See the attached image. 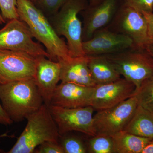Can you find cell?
Returning <instances> with one entry per match:
<instances>
[{"label":"cell","mask_w":153,"mask_h":153,"mask_svg":"<svg viewBox=\"0 0 153 153\" xmlns=\"http://www.w3.org/2000/svg\"><path fill=\"white\" fill-rule=\"evenodd\" d=\"M0 100L13 122H20L44 104L35 78L0 83Z\"/></svg>","instance_id":"6da1fadb"},{"label":"cell","mask_w":153,"mask_h":153,"mask_svg":"<svg viewBox=\"0 0 153 153\" xmlns=\"http://www.w3.org/2000/svg\"><path fill=\"white\" fill-rule=\"evenodd\" d=\"M19 19L25 22L35 38L44 45L49 59L57 62L70 57L67 44L57 35L43 13L30 0H17Z\"/></svg>","instance_id":"7a4b0ae2"},{"label":"cell","mask_w":153,"mask_h":153,"mask_svg":"<svg viewBox=\"0 0 153 153\" xmlns=\"http://www.w3.org/2000/svg\"><path fill=\"white\" fill-rule=\"evenodd\" d=\"M27 125L8 153H33L45 142L59 143L60 135L49 106L43 104L28 116Z\"/></svg>","instance_id":"3957f363"},{"label":"cell","mask_w":153,"mask_h":153,"mask_svg":"<svg viewBox=\"0 0 153 153\" xmlns=\"http://www.w3.org/2000/svg\"><path fill=\"white\" fill-rule=\"evenodd\" d=\"M86 0H68L59 11L48 18L58 36L66 38L69 56H85L82 49V24L78 16L88 7Z\"/></svg>","instance_id":"277c9868"},{"label":"cell","mask_w":153,"mask_h":153,"mask_svg":"<svg viewBox=\"0 0 153 153\" xmlns=\"http://www.w3.org/2000/svg\"><path fill=\"white\" fill-rule=\"evenodd\" d=\"M121 76L138 88L146 79L153 77V57L146 49L132 47L104 55Z\"/></svg>","instance_id":"5b68a950"},{"label":"cell","mask_w":153,"mask_h":153,"mask_svg":"<svg viewBox=\"0 0 153 153\" xmlns=\"http://www.w3.org/2000/svg\"><path fill=\"white\" fill-rule=\"evenodd\" d=\"M29 27L19 19L10 20L0 29V50L19 51L35 57L49 55L40 43L35 42Z\"/></svg>","instance_id":"8992f818"},{"label":"cell","mask_w":153,"mask_h":153,"mask_svg":"<svg viewBox=\"0 0 153 153\" xmlns=\"http://www.w3.org/2000/svg\"><path fill=\"white\" fill-rule=\"evenodd\" d=\"M106 27L129 37L133 41L134 48L146 49L149 45L146 19L142 12L136 9L120 6L112 21Z\"/></svg>","instance_id":"52a82bcc"},{"label":"cell","mask_w":153,"mask_h":153,"mask_svg":"<svg viewBox=\"0 0 153 153\" xmlns=\"http://www.w3.org/2000/svg\"><path fill=\"white\" fill-rule=\"evenodd\" d=\"M49 106L60 136L74 131L90 137L96 135L93 124V113L95 110L92 106L76 108L52 105Z\"/></svg>","instance_id":"ba28073f"},{"label":"cell","mask_w":153,"mask_h":153,"mask_svg":"<svg viewBox=\"0 0 153 153\" xmlns=\"http://www.w3.org/2000/svg\"><path fill=\"white\" fill-rule=\"evenodd\" d=\"M138 106L134 96L107 109L97 111L93 115V124L97 134L111 136L123 131Z\"/></svg>","instance_id":"9c48e42d"},{"label":"cell","mask_w":153,"mask_h":153,"mask_svg":"<svg viewBox=\"0 0 153 153\" xmlns=\"http://www.w3.org/2000/svg\"><path fill=\"white\" fill-rule=\"evenodd\" d=\"M38 57L19 51L0 50V75L7 82L35 78Z\"/></svg>","instance_id":"30bf717a"},{"label":"cell","mask_w":153,"mask_h":153,"mask_svg":"<svg viewBox=\"0 0 153 153\" xmlns=\"http://www.w3.org/2000/svg\"><path fill=\"white\" fill-rule=\"evenodd\" d=\"M132 47L134 44L130 38L106 27L96 31L92 38L82 42V49L87 56L109 55Z\"/></svg>","instance_id":"8fae6325"},{"label":"cell","mask_w":153,"mask_h":153,"mask_svg":"<svg viewBox=\"0 0 153 153\" xmlns=\"http://www.w3.org/2000/svg\"><path fill=\"white\" fill-rule=\"evenodd\" d=\"M136 88L134 83L123 77L109 83L96 85L91 106L97 111L112 107L132 97Z\"/></svg>","instance_id":"7c38bea8"},{"label":"cell","mask_w":153,"mask_h":153,"mask_svg":"<svg viewBox=\"0 0 153 153\" xmlns=\"http://www.w3.org/2000/svg\"><path fill=\"white\" fill-rule=\"evenodd\" d=\"M119 0H103L99 4L81 11L83 17L82 42L89 40L96 31L109 25L119 8Z\"/></svg>","instance_id":"4fadbf2b"},{"label":"cell","mask_w":153,"mask_h":153,"mask_svg":"<svg viewBox=\"0 0 153 153\" xmlns=\"http://www.w3.org/2000/svg\"><path fill=\"white\" fill-rule=\"evenodd\" d=\"M94 87L61 82L55 88L50 105L66 108L91 106Z\"/></svg>","instance_id":"5bb4252c"},{"label":"cell","mask_w":153,"mask_h":153,"mask_svg":"<svg viewBox=\"0 0 153 153\" xmlns=\"http://www.w3.org/2000/svg\"><path fill=\"white\" fill-rule=\"evenodd\" d=\"M44 104L49 106L52 96L60 80V65L45 56L38 57L35 78Z\"/></svg>","instance_id":"9a60e30c"},{"label":"cell","mask_w":153,"mask_h":153,"mask_svg":"<svg viewBox=\"0 0 153 153\" xmlns=\"http://www.w3.org/2000/svg\"><path fill=\"white\" fill-rule=\"evenodd\" d=\"M61 82H70L87 86H95L88 66L87 55L70 57L58 60Z\"/></svg>","instance_id":"2e32d148"},{"label":"cell","mask_w":153,"mask_h":153,"mask_svg":"<svg viewBox=\"0 0 153 153\" xmlns=\"http://www.w3.org/2000/svg\"><path fill=\"white\" fill-rule=\"evenodd\" d=\"M88 57V68L96 85L109 83L121 78L120 74L105 55Z\"/></svg>","instance_id":"e0dca14e"},{"label":"cell","mask_w":153,"mask_h":153,"mask_svg":"<svg viewBox=\"0 0 153 153\" xmlns=\"http://www.w3.org/2000/svg\"><path fill=\"white\" fill-rule=\"evenodd\" d=\"M114 153H141L152 138L143 137L125 131L111 136Z\"/></svg>","instance_id":"ac0fdd59"},{"label":"cell","mask_w":153,"mask_h":153,"mask_svg":"<svg viewBox=\"0 0 153 153\" xmlns=\"http://www.w3.org/2000/svg\"><path fill=\"white\" fill-rule=\"evenodd\" d=\"M123 131L138 136L153 139V114L138 105Z\"/></svg>","instance_id":"d6986e66"},{"label":"cell","mask_w":153,"mask_h":153,"mask_svg":"<svg viewBox=\"0 0 153 153\" xmlns=\"http://www.w3.org/2000/svg\"><path fill=\"white\" fill-rule=\"evenodd\" d=\"M133 96L136 99L138 105L153 114V77L144 80L136 88Z\"/></svg>","instance_id":"ffe728a7"},{"label":"cell","mask_w":153,"mask_h":153,"mask_svg":"<svg viewBox=\"0 0 153 153\" xmlns=\"http://www.w3.org/2000/svg\"><path fill=\"white\" fill-rule=\"evenodd\" d=\"M91 137L86 142L88 153H114L111 136L97 134Z\"/></svg>","instance_id":"44dd1931"},{"label":"cell","mask_w":153,"mask_h":153,"mask_svg":"<svg viewBox=\"0 0 153 153\" xmlns=\"http://www.w3.org/2000/svg\"><path fill=\"white\" fill-rule=\"evenodd\" d=\"M60 137L62 138L60 144L64 153H88L86 143L79 137L66 134Z\"/></svg>","instance_id":"7402d4cb"},{"label":"cell","mask_w":153,"mask_h":153,"mask_svg":"<svg viewBox=\"0 0 153 153\" xmlns=\"http://www.w3.org/2000/svg\"><path fill=\"white\" fill-rule=\"evenodd\" d=\"M68 0H37L35 5L47 18L57 13Z\"/></svg>","instance_id":"603a6c76"},{"label":"cell","mask_w":153,"mask_h":153,"mask_svg":"<svg viewBox=\"0 0 153 153\" xmlns=\"http://www.w3.org/2000/svg\"><path fill=\"white\" fill-rule=\"evenodd\" d=\"M0 10L6 22L19 19L17 10V0H0Z\"/></svg>","instance_id":"cb8c5ba5"},{"label":"cell","mask_w":153,"mask_h":153,"mask_svg":"<svg viewBox=\"0 0 153 153\" xmlns=\"http://www.w3.org/2000/svg\"><path fill=\"white\" fill-rule=\"evenodd\" d=\"M120 5L130 7L142 12L153 13V0H119Z\"/></svg>","instance_id":"d4e9b609"},{"label":"cell","mask_w":153,"mask_h":153,"mask_svg":"<svg viewBox=\"0 0 153 153\" xmlns=\"http://www.w3.org/2000/svg\"><path fill=\"white\" fill-rule=\"evenodd\" d=\"M34 153H64L60 143L55 142H45L37 147Z\"/></svg>","instance_id":"484cf974"},{"label":"cell","mask_w":153,"mask_h":153,"mask_svg":"<svg viewBox=\"0 0 153 153\" xmlns=\"http://www.w3.org/2000/svg\"><path fill=\"white\" fill-rule=\"evenodd\" d=\"M146 19L148 25V35L149 44L153 45V13L142 12Z\"/></svg>","instance_id":"4316f807"},{"label":"cell","mask_w":153,"mask_h":153,"mask_svg":"<svg viewBox=\"0 0 153 153\" xmlns=\"http://www.w3.org/2000/svg\"><path fill=\"white\" fill-rule=\"evenodd\" d=\"M13 122L10 118L0 103V124L7 126L12 124Z\"/></svg>","instance_id":"83f0119b"},{"label":"cell","mask_w":153,"mask_h":153,"mask_svg":"<svg viewBox=\"0 0 153 153\" xmlns=\"http://www.w3.org/2000/svg\"><path fill=\"white\" fill-rule=\"evenodd\" d=\"M141 153H153V139L145 147Z\"/></svg>","instance_id":"f1b7e54d"},{"label":"cell","mask_w":153,"mask_h":153,"mask_svg":"<svg viewBox=\"0 0 153 153\" xmlns=\"http://www.w3.org/2000/svg\"><path fill=\"white\" fill-rule=\"evenodd\" d=\"M103 0H89V5L90 7H94L100 4Z\"/></svg>","instance_id":"f546056e"},{"label":"cell","mask_w":153,"mask_h":153,"mask_svg":"<svg viewBox=\"0 0 153 153\" xmlns=\"http://www.w3.org/2000/svg\"><path fill=\"white\" fill-rule=\"evenodd\" d=\"M147 51H148L150 54L153 57V44H149L148 46L146 49Z\"/></svg>","instance_id":"4dcf8cb0"},{"label":"cell","mask_w":153,"mask_h":153,"mask_svg":"<svg viewBox=\"0 0 153 153\" xmlns=\"http://www.w3.org/2000/svg\"><path fill=\"white\" fill-rule=\"evenodd\" d=\"M5 23V20L3 18L1 14V13L0 12V25H2V24Z\"/></svg>","instance_id":"1f68e13d"},{"label":"cell","mask_w":153,"mask_h":153,"mask_svg":"<svg viewBox=\"0 0 153 153\" xmlns=\"http://www.w3.org/2000/svg\"><path fill=\"white\" fill-rule=\"evenodd\" d=\"M7 82L0 75V83H3Z\"/></svg>","instance_id":"d6a6232c"},{"label":"cell","mask_w":153,"mask_h":153,"mask_svg":"<svg viewBox=\"0 0 153 153\" xmlns=\"http://www.w3.org/2000/svg\"><path fill=\"white\" fill-rule=\"evenodd\" d=\"M30 1H31L33 2L34 3V4H35V3H36V1H37V0H30Z\"/></svg>","instance_id":"836d02e7"}]
</instances>
